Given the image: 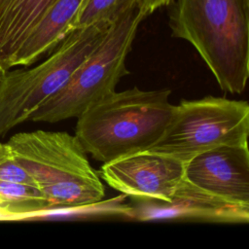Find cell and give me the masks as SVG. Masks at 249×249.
I'll use <instances>...</instances> for the list:
<instances>
[{
  "label": "cell",
  "instance_id": "obj_4",
  "mask_svg": "<svg viewBox=\"0 0 249 249\" xmlns=\"http://www.w3.org/2000/svg\"><path fill=\"white\" fill-rule=\"evenodd\" d=\"M144 0H135L111 24L109 30L80 63L68 83L29 118L56 123L77 118L89 106L116 90L128 71L125 66L137 28L146 17Z\"/></svg>",
  "mask_w": 249,
  "mask_h": 249
},
{
  "label": "cell",
  "instance_id": "obj_9",
  "mask_svg": "<svg viewBox=\"0 0 249 249\" xmlns=\"http://www.w3.org/2000/svg\"><path fill=\"white\" fill-rule=\"evenodd\" d=\"M83 0H55L31 30L19 48L14 66H27L53 52L72 31Z\"/></svg>",
  "mask_w": 249,
  "mask_h": 249
},
{
  "label": "cell",
  "instance_id": "obj_2",
  "mask_svg": "<svg viewBox=\"0 0 249 249\" xmlns=\"http://www.w3.org/2000/svg\"><path fill=\"white\" fill-rule=\"evenodd\" d=\"M172 36L188 41L225 92L241 93L249 77V0H171Z\"/></svg>",
  "mask_w": 249,
  "mask_h": 249
},
{
  "label": "cell",
  "instance_id": "obj_10",
  "mask_svg": "<svg viewBox=\"0 0 249 249\" xmlns=\"http://www.w3.org/2000/svg\"><path fill=\"white\" fill-rule=\"evenodd\" d=\"M55 0H0V68L14 67L15 57L37 22Z\"/></svg>",
  "mask_w": 249,
  "mask_h": 249
},
{
  "label": "cell",
  "instance_id": "obj_14",
  "mask_svg": "<svg viewBox=\"0 0 249 249\" xmlns=\"http://www.w3.org/2000/svg\"><path fill=\"white\" fill-rule=\"evenodd\" d=\"M171 0H144V11L146 15H150L161 6L169 5Z\"/></svg>",
  "mask_w": 249,
  "mask_h": 249
},
{
  "label": "cell",
  "instance_id": "obj_15",
  "mask_svg": "<svg viewBox=\"0 0 249 249\" xmlns=\"http://www.w3.org/2000/svg\"><path fill=\"white\" fill-rule=\"evenodd\" d=\"M4 72V70H2L1 68H0V77H1V75H2V73Z\"/></svg>",
  "mask_w": 249,
  "mask_h": 249
},
{
  "label": "cell",
  "instance_id": "obj_8",
  "mask_svg": "<svg viewBox=\"0 0 249 249\" xmlns=\"http://www.w3.org/2000/svg\"><path fill=\"white\" fill-rule=\"evenodd\" d=\"M184 180L224 203L249 207L248 145H224L185 162Z\"/></svg>",
  "mask_w": 249,
  "mask_h": 249
},
{
  "label": "cell",
  "instance_id": "obj_3",
  "mask_svg": "<svg viewBox=\"0 0 249 249\" xmlns=\"http://www.w3.org/2000/svg\"><path fill=\"white\" fill-rule=\"evenodd\" d=\"M8 144L53 208L89 206L104 197L100 175L74 134L38 129L17 133Z\"/></svg>",
  "mask_w": 249,
  "mask_h": 249
},
{
  "label": "cell",
  "instance_id": "obj_7",
  "mask_svg": "<svg viewBox=\"0 0 249 249\" xmlns=\"http://www.w3.org/2000/svg\"><path fill=\"white\" fill-rule=\"evenodd\" d=\"M184 165L173 157L147 150L104 162L100 178L124 195L170 203L184 179Z\"/></svg>",
  "mask_w": 249,
  "mask_h": 249
},
{
  "label": "cell",
  "instance_id": "obj_11",
  "mask_svg": "<svg viewBox=\"0 0 249 249\" xmlns=\"http://www.w3.org/2000/svg\"><path fill=\"white\" fill-rule=\"evenodd\" d=\"M53 209L35 186L0 181V221L33 218Z\"/></svg>",
  "mask_w": 249,
  "mask_h": 249
},
{
  "label": "cell",
  "instance_id": "obj_13",
  "mask_svg": "<svg viewBox=\"0 0 249 249\" xmlns=\"http://www.w3.org/2000/svg\"><path fill=\"white\" fill-rule=\"evenodd\" d=\"M0 181L35 186L30 175L17 160L8 142L0 143Z\"/></svg>",
  "mask_w": 249,
  "mask_h": 249
},
{
  "label": "cell",
  "instance_id": "obj_1",
  "mask_svg": "<svg viewBox=\"0 0 249 249\" xmlns=\"http://www.w3.org/2000/svg\"><path fill=\"white\" fill-rule=\"evenodd\" d=\"M170 89H132L100 98L77 117L74 135L102 163L150 150L163 135L174 113Z\"/></svg>",
  "mask_w": 249,
  "mask_h": 249
},
{
  "label": "cell",
  "instance_id": "obj_12",
  "mask_svg": "<svg viewBox=\"0 0 249 249\" xmlns=\"http://www.w3.org/2000/svg\"><path fill=\"white\" fill-rule=\"evenodd\" d=\"M135 0H83L72 30L97 22H113Z\"/></svg>",
  "mask_w": 249,
  "mask_h": 249
},
{
  "label": "cell",
  "instance_id": "obj_5",
  "mask_svg": "<svg viewBox=\"0 0 249 249\" xmlns=\"http://www.w3.org/2000/svg\"><path fill=\"white\" fill-rule=\"evenodd\" d=\"M112 22L73 29L43 62L0 77V137L30 116L68 83L80 63L103 39Z\"/></svg>",
  "mask_w": 249,
  "mask_h": 249
},
{
  "label": "cell",
  "instance_id": "obj_6",
  "mask_svg": "<svg viewBox=\"0 0 249 249\" xmlns=\"http://www.w3.org/2000/svg\"><path fill=\"white\" fill-rule=\"evenodd\" d=\"M248 103L207 95L175 105L163 135L149 151L186 162L215 147L248 145Z\"/></svg>",
  "mask_w": 249,
  "mask_h": 249
}]
</instances>
